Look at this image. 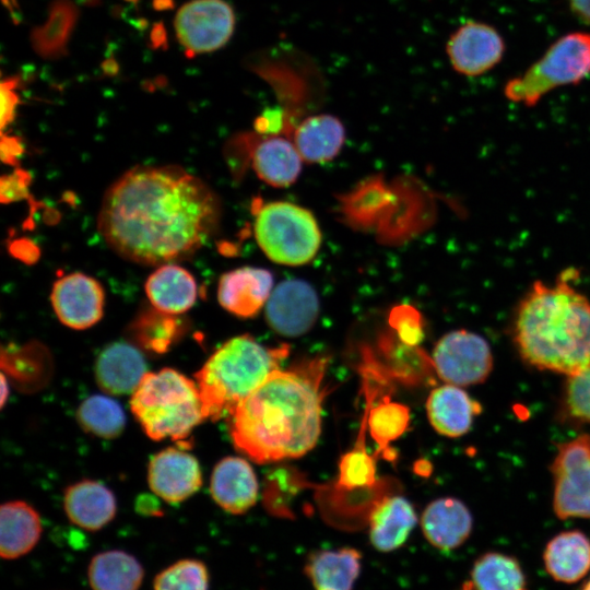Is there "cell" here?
Here are the masks:
<instances>
[{
  "label": "cell",
  "instance_id": "28",
  "mask_svg": "<svg viewBox=\"0 0 590 590\" xmlns=\"http://www.w3.org/2000/svg\"><path fill=\"white\" fill-rule=\"evenodd\" d=\"M92 590H139L144 568L137 557L121 550L94 555L87 567Z\"/></svg>",
  "mask_w": 590,
  "mask_h": 590
},
{
  "label": "cell",
  "instance_id": "45",
  "mask_svg": "<svg viewBox=\"0 0 590 590\" xmlns=\"http://www.w3.org/2000/svg\"><path fill=\"white\" fill-rule=\"evenodd\" d=\"M580 590H590V577L589 579L583 583Z\"/></svg>",
  "mask_w": 590,
  "mask_h": 590
},
{
  "label": "cell",
  "instance_id": "18",
  "mask_svg": "<svg viewBox=\"0 0 590 590\" xmlns=\"http://www.w3.org/2000/svg\"><path fill=\"white\" fill-rule=\"evenodd\" d=\"M421 527L429 544L441 551H451L468 540L473 518L461 500L441 497L426 506L421 517Z\"/></svg>",
  "mask_w": 590,
  "mask_h": 590
},
{
  "label": "cell",
  "instance_id": "29",
  "mask_svg": "<svg viewBox=\"0 0 590 590\" xmlns=\"http://www.w3.org/2000/svg\"><path fill=\"white\" fill-rule=\"evenodd\" d=\"M469 582L473 590H528L519 562L499 552L481 555L472 566Z\"/></svg>",
  "mask_w": 590,
  "mask_h": 590
},
{
  "label": "cell",
  "instance_id": "44",
  "mask_svg": "<svg viewBox=\"0 0 590 590\" xmlns=\"http://www.w3.org/2000/svg\"><path fill=\"white\" fill-rule=\"evenodd\" d=\"M460 590H473V589H472L470 582H469V581H465V582L462 585V587H461Z\"/></svg>",
  "mask_w": 590,
  "mask_h": 590
},
{
  "label": "cell",
  "instance_id": "12",
  "mask_svg": "<svg viewBox=\"0 0 590 590\" xmlns=\"http://www.w3.org/2000/svg\"><path fill=\"white\" fill-rule=\"evenodd\" d=\"M446 52L456 72L477 76L498 64L505 52V42L495 27L469 21L449 37Z\"/></svg>",
  "mask_w": 590,
  "mask_h": 590
},
{
  "label": "cell",
  "instance_id": "14",
  "mask_svg": "<svg viewBox=\"0 0 590 590\" xmlns=\"http://www.w3.org/2000/svg\"><path fill=\"white\" fill-rule=\"evenodd\" d=\"M148 483L157 497L175 504L198 492L202 484V472L193 455L169 447L151 459Z\"/></svg>",
  "mask_w": 590,
  "mask_h": 590
},
{
  "label": "cell",
  "instance_id": "8",
  "mask_svg": "<svg viewBox=\"0 0 590 590\" xmlns=\"http://www.w3.org/2000/svg\"><path fill=\"white\" fill-rule=\"evenodd\" d=\"M551 470L555 515L590 519V434L560 444Z\"/></svg>",
  "mask_w": 590,
  "mask_h": 590
},
{
  "label": "cell",
  "instance_id": "11",
  "mask_svg": "<svg viewBox=\"0 0 590 590\" xmlns=\"http://www.w3.org/2000/svg\"><path fill=\"white\" fill-rule=\"evenodd\" d=\"M264 308L266 320L275 333L296 338L314 327L320 304L311 284L300 279H290L273 288Z\"/></svg>",
  "mask_w": 590,
  "mask_h": 590
},
{
  "label": "cell",
  "instance_id": "36",
  "mask_svg": "<svg viewBox=\"0 0 590 590\" xmlns=\"http://www.w3.org/2000/svg\"><path fill=\"white\" fill-rule=\"evenodd\" d=\"M389 321L402 343L416 346L422 342L424 338L423 321L415 308L408 305L398 306L392 309Z\"/></svg>",
  "mask_w": 590,
  "mask_h": 590
},
{
  "label": "cell",
  "instance_id": "3",
  "mask_svg": "<svg viewBox=\"0 0 590 590\" xmlns=\"http://www.w3.org/2000/svg\"><path fill=\"white\" fill-rule=\"evenodd\" d=\"M571 273L552 285L534 282L518 304L512 328L526 363L567 377L590 365V300L573 286Z\"/></svg>",
  "mask_w": 590,
  "mask_h": 590
},
{
  "label": "cell",
  "instance_id": "25",
  "mask_svg": "<svg viewBox=\"0 0 590 590\" xmlns=\"http://www.w3.org/2000/svg\"><path fill=\"white\" fill-rule=\"evenodd\" d=\"M145 293L151 305L157 310L181 315L196 303L198 287L188 270L165 263L150 274L145 282Z\"/></svg>",
  "mask_w": 590,
  "mask_h": 590
},
{
  "label": "cell",
  "instance_id": "40",
  "mask_svg": "<svg viewBox=\"0 0 590 590\" xmlns=\"http://www.w3.org/2000/svg\"><path fill=\"white\" fill-rule=\"evenodd\" d=\"M23 152V148L16 138H3L1 141V157L8 164H16L17 156Z\"/></svg>",
  "mask_w": 590,
  "mask_h": 590
},
{
  "label": "cell",
  "instance_id": "34",
  "mask_svg": "<svg viewBox=\"0 0 590 590\" xmlns=\"http://www.w3.org/2000/svg\"><path fill=\"white\" fill-rule=\"evenodd\" d=\"M364 429L357 442L339 463V484L346 488L367 487L376 481V456L368 455L364 444Z\"/></svg>",
  "mask_w": 590,
  "mask_h": 590
},
{
  "label": "cell",
  "instance_id": "39",
  "mask_svg": "<svg viewBox=\"0 0 590 590\" xmlns=\"http://www.w3.org/2000/svg\"><path fill=\"white\" fill-rule=\"evenodd\" d=\"M283 114L279 109H268L257 119L255 127L259 132L273 134L282 128Z\"/></svg>",
  "mask_w": 590,
  "mask_h": 590
},
{
  "label": "cell",
  "instance_id": "7",
  "mask_svg": "<svg viewBox=\"0 0 590 590\" xmlns=\"http://www.w3.org/2000/svg\"><path fill=\"white\" fill-rule=\"evenodd\" d=\"M590 74V33L574 32L559 37L521 75L507 82L505 96L534 106L548 92L577 84Z\"/></svg>",
  "mask_w": 590,
  "mask_h": 590
},
{
  "label": "cell",
  "instance_id": "27",
  "mask_svg": "<svg viewBox=\"0 0 590 590\" xmlns=\"http://www.w3.org/2000/svg\"><path fill=\"white\" fill-rule=\"evenodd\" d=\"M303 158L294 142L271 135L261 141L252 154V167L266 184L283 188L293 185L302 172Z\"/></svg>",
  "mask_w": 590,
  "mask_h": 590
},
{
  "label": "cell",
  "instance_id": "43",
  "mask_svg": "<svg viewBox=\"0 0 590 590\" xmlns=\"http://www.w3.org/2000/svg\"><path fill=\"white\" fill-rule=\"evenodd\" d=\"M8 387H9V385L7 382L5 376L2 374L1 375V391H2V393H1V405L2 406L4 405V403L7 401V398L9 396Z\"/></svg>",
  "mask_w": 590,
  "mask_h": 590
},
{
  "label": "cell",
  "instance_id": "16",
  "mask_svg": "<svg viewBox=\"0 0 590 590\" xmlns=\"http://www.w3.org/2000/svg\"><path fill=\"white\" fill-rule=\"evenodd\" d=\"M258 480L252 467L240 457H225L213 469L210 493L225 511L241 515L257 502Z\"/></svg>",
  "mask_w": 590,
  "mask_h": 590
},
{
  "label": "cell",
  "instance_id": "17",
  "mask_svg": "<svg viewBox=\"0 0 590 590\" xmlns=\"http://www.w3.org/2000/svg\"><path fill=\"white\" fill-rule=\"evenodd\" d=\"M95 380L111 396L133 393L146 371V364L139 349L128 342L108 344L97 356Z\"/></svg>",
  "mask_w": 590,
  "mask_h": 590
},
{
  "label": "cell",
  "instance_id": "9",
  "mask_svg": "<svg viewBox=\"0 0 590 590\" xmlns=\"http://www.w3.org/2000/svg\"><path fill=\"white\" fill-rule=\"evenodd\" d=\"M432 362L442 381L459 387L482 384L493 369V354L487 341L463 329L450 331L437 341Z\"/></svg>",
  "mask_w": 590,
  "mask_h": 590
},
{
  "label": "cell",
  "instance_id": "15",
  "mask_svg": "<svg viewBox=\"0 0 590 590\" xmlns=\"http://www.w3.org/2000/svg\"><path fill=\"white\" fill-rule=\"evenodd\" d=\"M273 274L264 268L241 267L221 275L217 300L229 314L252 318L266 306L274 286Z\"/></svg>",
  "mask_w": 590,
  "mask_h": 590
},
{
  "label": "cell",
  "instance_id": "31",
  "mask_svg": "<svg viewBox=\"0 0 590 590\" xmlns=\"http://www.w3.org/2000/svg\"><path fill=\"white\" fill-rule=\"evenodd\" d=\"M180 327L181 321L177 315L160 311L152 306L135 318L130 332L139 347L165 353L180 333Z\"/></svg>",
  "mask_w": 590,
  "mask_h": 590
},
{
  "label": "cell",
  "instance_id": "5",
  "mask_svg": "<svg viewBox=\"0 0 590 590\" xmlns=\"http://www.w3.org/2000/svg\"><path fill=\"white\" fill-rule=\"evenodd\" d=\"M130 409L153 440H180L205 420L196 380L173 368L149 371L131 394Z\"/></svg>",
  "mask_w": 590,
  "mask_h": 590
},
{
  "label": "cell",
  "instance_id": "41",
  "mask_svg": "<svg viewBox=\"0 0 590 590\" xmlns=\"http://www.w3.org/2000/svg\"><path fill=\"white\" fill-rule=\"evenodd\" d=\"M575 16L582 23L590 24V0H567Z\"/></svg>",
  "mask_w": 590,
  "mask_h": 590
},
{
  "label": "cell",
  "instance_id": "26",
  "mask_svg": "<svg viewBox=\"0 0 590 590\" xmlns=\"http://www.w3.org/2000/svg\"><path fill=\"white\" fill-rule=\"evenodd\" d=\"M345 141V129L339 118L319 114L304 119L296 128L294 144L303 161L323 163L334 158Z\"/></svg>",
  "mask_w": 590,
  "mask_h": 590
},
{
  "label": "cell",
  "instance_id": "19",
  "mask_svg": "<svg viewBox=\"0 0 590 590\" xmlns=\"http://www.w3.org/2000/svg\"><path fill=\"white\" fill-rule=\"evenodd\" d=\"M481 404L461 387L446 384L433 389L426 401V412L432 427L441 436L455 438L465 435Z\"/></svg>",
  "mask_w": 590,
  "mask_h": 590
},
{
  "label": "cell",
  "instance_id": "30",
  "mask_svg": "<svg viewBox=\"0 0 590 590\" xmlns=\"http://www.w3.org/2000/svg\"><path fill=\"white\" fill-rule=\"evenodd\" d=\"M76 417L85 432L104 439L118 437L126 426V414L121 405L103 394L86 398L80 404Z\"/></svg>",
  "mask_w": 590,
  "mask_h": 590
},
{
  "label": "cell",
  "instance_id": "20",
  "mask_svg": "<svg viewBox=\"0 0 590 590\" xmlns=\"http://www.w3.org/2000/svg\"><path fill=\"white\" fill-rule=\"evenodd\" d=\"M63 507L68 519L87 531H98L116 516L114 493L104 484L83 480L67 487Z\"/></svg>",
  "mask_w": 590,
  "mask_h": 590
},
{
  "label": "cell",
  "instance_id": "24",
  "mask_svg": "<svg viewBox=\"0 0 590 590\" xmlns=\"http://www.w3.org/2000/svg\"><path fill=\"white\" fill-rule=\"evenodd\" d=\"M543 562L554 580L575 583L590 571V539L580 530L563 531L547 542Z\"/></svg>",
  "mask_w": 590,
  "mask_h": 590
},
{
  "label": "cell",
  "instance_id": "35",
  "mask_svg": "<svg viewBox=\"0 0 590 590\" xmlns=\"http://www.w3.org/2000/svg\"><path fill=\"white\" fill-rule=\"evenodd\" d=\"M563 405L569 417L590 424V365L567 378Z\"/></svg>",
  "mask_w": 590,
  "mask_h": 590
},
{
  "label": "cell",
  "instance_id": "13",
  "mask_svg": "<svg viewBox=\"0 0 590 590\" xmlns=\"http://www.w3.org/2000/svg\"><path fill=\"white\" fill-rule=\"evenodd\" d=\"M50 300L59 321L74 330L96 324L104 315L105 292L94 278L73 272L58 279Z\"/></svg>",
  "mask_w": 590,
  "mask_h": 590
},
{
  "label": "cell",
  "instance_id": "33",
  "mask_svg": "<svg viewBox=\"0 0 590 590\" xmlns=\"http://www.w3.org/2000/svg\"><path fill=\"white\" fill-rule=\"evenodd\" d=\"M209 570L197 558L179 559L161 570L153 580V590H209Z\"/></svg>",
  "mask_w": 590,
  "mask_h": 590
},
{
  "label": "cell",
  "instance_id": "32",
  "mask_svg": "<svg viewBox=\"0 0 590 590\" xmlns=\"http://www.w3.org/2000/svg\"><path fill=\"white\" fill-rule=\"evenodd\" d=\"M410 410L406 405L385 400L367 412V426L379 450H387L408 429Z\"/></svg>",
  "mask_w": 590,
  "mask_h": 590
},
{
  "label": "cell",
  "instance_id": "22",
  "mask_svg": "<svg viewBox=\"0 0 590 590\" xmlns=\"http://www.w3.org/2000/svg\"><path fill=\"white\" fill-rule=\"evenodd\" d=\"M362 559V553L354 547L318 550L307 556L304 571L314 590H353Z\"/></svg>",
  "mask_w": 590,
  "mask_h": 590
},
{
  "label": "cell",
  "instance_id": "38",
  "mask_svg": "<svg viewBox=\"0 0 590 590\" xmlns=\"http://www.w3.org/2000/svg\"><path fill=\"white\" fill-rule=\"evenodd\" d=\"M15 83L12 80L3 81L1 84V128L9 125L15 115L17 105V94L14 91Z\"/></svg>",
  "mask_w": 590,
  "mask_h": 590
},
{
  "label": "cell",
  "instance_id": "10",
  "mask_svg": "<svg viewBox=\"0 0 590 590\" xmlns=\"http://www.w3.org/2000/svg\"><path fill=\"white\" fill-rule=\"evenodd\" d=\"M236 16L225 0H191L179 8L174 26L179 44L192 55L212 52L232 38Z\"/></svg>",
  "mask_w": 590,
  "mask_h": 590
},
{
  "label": "cell",
  "instance_id": "42",
  "mask_svg": "<svg viewBox=\"0 0 590 590\" xmlns=\"http://www.w3.org/2000/svg\"><path fill=\"white\" fill-rule=\"evenodd\" d=\"M148 499H139L138 504H137V509L140 514L142 515H160L161 511L158 508H156V503H152V499L150 502V504L146 503Z\"/></svg>",
  "mask_w": 590,
  "mask_h": 590
},
{
  "label": "cell",
  "instance_id": "1",
  "mask_svg": "<svg viewBox=\"0 0 590 590\" xmlns=\"http://www.w3.org/2000/svg\"><path fill=\"white\" fill-rule=\"evenodd\" d=\"M220 202L177 166H135L105 192L98 232L122 258L162 266L192 256L219 225Z\"/></svg>",
  "mask_w": 590,
  "mask_h": 590
},
{
  "label": "cell",
  "instance_id": "37",
  "mask_svg": "<svg viewBox=\"0 0 590 590\" xmlns=\"http://www.w3.org/2000/svg\"><path fill=\"white\" fill-rule=\"evenodd\" d=\"M28 182L30 175L22 169H16L9 176H3L1 178L2 202H11L25 198L27 196Z\"/></svg>",
  "mask_w": 590,
  "mask_h": 590
},
{
  "label": "cell",
  "instance_id": "6",
  "mask_svg": "<svg viewBox=\"0 0 590 590\" xmlns=\"http://www.w3.org/2000/svg\"><path fill=\"white\" fill-rule=\"evenodd\" d=\"M257 244L273 262L298 267L310 262L322 235L314 214L292 202H268L257 211L253 223Z\"/></svg>",
  "mask_w": 590,
  "mask_h": 590
},
{
  "label": "cell",
  "instance_id": "21",
  "mask_svg": "<svg viewBox=\"0 0 590 590\" xmlns=\"http://www.w3.org/2000/svg\"><path fill=\"white\" fill-rule=\"evenodd\" d=\"M369 540L374 548L388 553L400 548L417 523L413 505L402 496L385 497L368 517Z\"/></svg>",
  "mask_w": 590,
  "mask_h": 590
},
{
  "label": "cell",
  "instance_id": "2",
  "mask_svg": "<svg viewBox=\"0 0 590 590\" xmlns=\"http://www.w3.org/2000/svg\"><path fill=\"white\" fill-rule=\"evenodd\" d=\"M327 358H306L274 370L229 416L235 447L257 463L298 458L321 432Z\"/></svg>",
  "mask_w": 590,
  "mask_h": 590
},
{
  "label": "cell",
  "instance_id": "4",
  "mask_svg": "<svg viewBox=\"0 0 590 590\" xmlns=\"http://www.w3.org/2000/svg\"><path fill=\"white\" fill-rule=\"evenodd\" d=\"M288 353L287 344L266 346L249 334L224 342L194 375L205 420L231 416Z\"/></svg>",
  "mask_w": 590,
  "mask_h": 590
},
{
  "label": "cell",
  "instance_id": "23",
  "mask_svg": "<svg viewBox=\"0 0 590 590\" xmlns=\"http://www.w3.org/2000/svg\"><path fill=\"white\" fill-rule=\"evenodd\" d=\"M43 526L39 514L28 503L11 500L0 508V555L16 559L28 554L39 542Z\"/></svg>",
  "mask_w": 590,
  "mask_h": 590
}]
</instances>
